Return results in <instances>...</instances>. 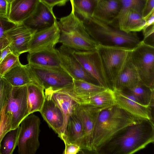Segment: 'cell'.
Masks as SVG:
<instances>
[{"mask_svg": "<svg viewBox=\"0 0 154 154\" xmlns=\"http://www.w3.org/2000/svg\"><path fill=\"white\" fill-rule=\"evenodd\" d=\"M154 141V125L150 119H141L120 131L96 152L132 154Z\"/></svg>", "mask_w": 154, "mask_h": 154, "instance_id": "obj_1", "label": "cell"}, {"mask_svg": "<svg viewBox=\"0 0 154 154\" xmlns=\"http://www.w3.org/2000/svg\"><path fill=\"white\" fill-rule=\"evenodd\" d=\"M141 119L116 104L102 110L98 115L94 130L92 151L96 153L120 131Z\"/></svg>", "mask_w": 154, "mask_h": 154, "instance_id": "obj_2", "label": "cell"}, {"mask_svg": "<svg viewBox=\"0 0 154 154\" xmlns=\"http://www.w3.org/2000/svg\"><path fill=\"white\" fill-rule=\"evenodd\" d=\"M79 17L87 32L98 45L132 49L141 41L135 32L127 33L93 17Z\"/></svg>", "mask_w": 154, "mask_h": 154, "instance_id": "obj_3", "label": "cell"}, {"mask_svg": "<svg viewBox=\"0 0 154 154\" xmlns=\"http://www.w3.org/2000/svg\"><path fill=\"white\" fill-rule=\"evenodd\" d=\"M60 30L58 43L73 50H96L98 44L85 29L83 23L72 8L71 13L57 22Z\"/></svg>", "mask_w": 154, "mask_h": 154, "instance_id": "obj_4", "label": "cell"}, {"mask_svg": "<svg viewBox=\"0 0 154 154\" xmlns=\"http://www.w3.org/2000/svg\"><path fill=\"white\" fill-rule=\"evenodd\" d=\"M132 49L98 45L96 50L102 75L108 88L113 90L114 83Z\"/></svg>", "mask_w": 154, "mask_h": 154, "instance_id": "obj_5", "label": "cell"}, {"mask_svg": "<svg viewBox=\"0 0 154 154\" xmlns=\"http://www.w3.org/2000/svg\"><path fill=\"white\" fill-rule=\"evenodd\" d=\"M33 82L50 93L72 88L73 79L61 66L45 67L27 64Z\"/></svg>", "mask_w": 154, "mask_h": 154, "instance_id": "obj_6", "label": "cell"}, {"mask_svg": "<svg viewBox=\"0 0 154 154\" xmlns=\"http://www.w3.org/2000/svg\"><path fill=\"white\" fill-rule=\"evenodd\" d=\"M130 57L141 82L154 89V47L143 40L132 49Z\"/></svg>", "mask_w": 154, "mask_h": 154, "instance_id": "obj_7", "label": "cell"}, {"mask_svg": "<svg viewBox=\"0 0 154 154\" xmlns=\"http://www.w3.org/2000/svg\"><path fill=\"white\" fill-rule=\"evenodd\" d=\"M40 120L32 113L24 119L20 124L17 146L19 154H35L39 147Z\"/></svg>", "mask_w": 154, "mask_h": 154, "instance_id": "obj_8", "label": "cell"}, {"mask_svg": "<svg viewBox=\"0 0 154 154\" xmlns=\"http://www.w3.org/2000/svg\"><path fill=\"white\" fill-rule=\"evenodd\" d=\"M5 113L11 121L12 130L17 128L29 116L27 105V86L13 87L7 100Z\"/></svg>", "mask_w": 154, "mask_h": 154, "instance_id": "obj_9", "label": "cell"}, {"mask_svg": "<svg viewBox=\"0 0 154 154\" xmlns=\"http://www.w3.org/2000/svg\"><path fill=\"white\" fill-rule=\"evenodd\" d=\"M57 49L60 66L73 79L99 85L97 80L83 68L74 54L73 49L62 45Z\"/></svg>", "mask_w": 154, "mask_h": 154, "instance_id": "obj_10", "label": "cell"}, {"mask_svg": "<svg viewBox=\"0 0 154 154\" xmlns=\"http://www.w3.org/2000/svg\"><path fill=\"white\" fill-rule=\"evenodd\" d=\"M36 32L24 23L16 24L6 31L5 34L10 43L12 53L19 56L28 52L29 42Z\"/></svg>", "mask_w": 154, "mask_h": 154, "instance_id": "obj_11", "label": "cell"}, {"mask_svg": "<svg viewBox=\"0 0 154 154\" xmlns=\"http://www.w3.org/2000/svg\"><path fill=\"white\" fill-rule=\"evenodd\" d=\"M45 101L39 112L49 126L62 140L64 137V115L60 108L52 99L51 94L45 93Z\"/></svg>", "mask_w": 154, "mask_h": 154, "instance_id": "obj_12", "label": "cell"}, {"mask_svg": "<svg viewBox=\"0 0 154 154\" xmlns=\"http://www.w3.org/2000/svg\"><path fill=\"white\" fill-rule=\"evenodd\" d=\"M60 36V30L56 21L51 26L34 33L29 42L28 52L55 48L58 43Z\"/></svg>", "mask_w": 154, "mask_h": 154, "instance_id": "obj_13", "label": "cell"}, {"mask_svg": "<svg viewBox=\"0 0 154 154\" xmlns=\"http://www.w3.org/2000/svg\"><path fill=\"white\" fill-rule=\"evenodd\" d=\"M104 109L79 103L76 107L75 113L81 122L85 135L86 149L88 151H92V136L95 124L99 113Z\"/></svg>", "mask_w": 154, "mask_h": 154, "instance_id": "obj_14", "label": "cell"}, {"mask_svg": "<svg viewBox=\"0 0 154 154\" xmlns=\"http://www.w3.org/2000/svg\"><path fill=\"white\" fill-rule=\"evenodd\" d=\"M74 54L84 69L97 80L99 85L108 88L102 75L100 60L96 50L83 51L74 50Z\"/></svg>", "mask_w": 154, "mask_h": 154, "instance_id": "obj_15", "label": "cell"}, {"mask_svg": "<svg viewBox=\"0 0 154 154\" xmlns=\"http://www.w3.org/2000/svg\"><path fill=\"white\" fill-rule=\"evenodd\" d=\"M40 0H15L9 5L8 18L15 24L23 23L35 12Z\"/></svg>", "mask_w": 154, "mask_h": 154, "instance_id": "obj_16", "label": "cell"}, {"mask_svg": "<svg viewBox=\"0 0 154 154\" xmlns=\"http://www.w3.org/2000/svg\"><path fill=\"white\" fill-rule=\"evenodd\" d=\"M56 21L53 8L40 0L34 13L23 23L37 31L51 26Z\"/></svg>", "mask_w": 154, "mask_h": 154, "instance_id": "obj_17", "label": "cell"}, {"mask_svg": "<svg viewBox=\"0 0 154 154\" xmlns=\"http://www.w3.org/2000/svg\"><path fill=\"white\" fill-rule=\"evenodd\" d=\"M131 51L114 83V91H121L125 89H130L141 82L137 71L131 60Z\"/></svg>", "mask_w": 154, "mask_h": 154, "instance_id": "obj_18", "label": "cell"}, {"mask_svg": "<svg viewBox=\"0 0 154 154\" xmlns=\"http://www.w3.org/2000/svg\"><path fill=\"white\" fill-rule=\"evenodd\" d=\"M114 92L116 104L122 109L137 118L152 120V105L144 106L127 97L120 91Z\"/></svg>", "mask_w": 154, "mask_h": 154, "instance_id": "obj_19", "label": "cell"}, {"mask_svg": "<svg viewBox=\"0 0 154 154\" xmlns=\"http://www.w3.org/2000/svg\"><path fill=\"white\" fill-rule=\"evenodd\" d=\"M120 9V0H101L96 4L92 17L111 25L116 20Z\"/></svg>", "mask_w": 154, "mask_h": 154, "instance_id": "obj_20", "label": "cell"}, {"mask_svg": "<svg viewBox=\"0 0 154 154\" xmlns=\"http://www.w3.org/2000/svg\"><path fill=\"white\" fill-rule=\"evenodd\" d=\"M63 141L76 144L82 149H86L84 131L81 122L75 111L68 119L65 129V138Z\"/></svg>", "mask_w": 154, "mask_h": 154, "instance_id": "obj_21", "label": "cell"}, {"mask_svg": "<svg viewBox=\"0 0 154 154\" xmlns=\"http://www.w3.org/2000/svg\"><path fill=\"white\" fill-rule=\"evenodd\" d=\"M29 64L45 67L60 66V61L58 51L55 48L31 53L27 56Z\"/></svg>", "mask_w": 154, "mask_h": 154, "instance_id": "obj_22", "label": "cell"}, {"mask_svg": "<svg viewBox=\"0 0 154 154\" xmlns=\"http://www.w3.org/2000/svg\"><path fill=\"white\" fill-rule=\"evenodd\" d=\"M45 93L51 94L52 99L60 108L63 113L65 119L64 138L65 137V129L68 119L69 117L75 112L76 107L79 103L67 92L66 89Z\"/></svg>", "mask_w": 154, "mask_h": 154, "instance_id": "obj_23", "label": "cell"}, {"mask_svg": "<svg viewBox=\"0 0 154 154\" xmlns=\"http://www.w3.org/2000/svg\"><path fill=\"white\" fill-rule=\"evenodd\" d=\"M13 87H20L33 82L29 73L27 64L20 63L15 66L2 76Z\"/></svg>", "mask_w": 154, "mask_h": 154, "instance_id": "obj_24", "label": "cell"}, {"mask_svg": "<svg viewBox=\"0 0 154 154\" xmlns=\"http://www.w3.org/2000/svg\"><path fill=\"white\" fill-rule=\"evenodd\" d=\"M79 104H87L106 108L116 105L114 92L109 88L82 98L78 101Z\"/></svg>", "mask_w": 154, "mask_h": 154, "instance_id": "obj_25", "label": "cell"}, {"mask_svg": "<svg viewBox=\"0 0 154 154\" xmlns=\"http://www.w3.org/2000/svg\"><path fill=\"white\" fill-rule=\"evenodd\" d=\"M106 88L84 80L73 79L72 90L67 92L78 103L80 99L89 97Z\"/></svg>", "mask_w": 154, "mask_h": 154, "instance_id": "obj_26", "label": "cell"}, {"mask_svg": "<svg viewBox=\"0 0 154 154\" xmlns=\"http://www.w3.org/2000/svg\"><path fill=\"white\" fill-rule=\"evenodd\" d=\"M27 105L29 114L40 112L44 104L45 95L44 89L32 82L27 85Z\"/></svg>", "mask_w": 154, "mask_h": 154, "instance_id": "obj_27", "label": "cell"}, {"mask_svg": "<svg viewBox=\"0 0 154 154\" xmlns=\"http://www.w3.org/2000/svg\"><path fill=\"white\" fill-rule=\"evenodd\" d=\"M154 89H152L142 82L133 88L124 89L121 91L130 94L134 96L140 103L149 106L153 102Z\"/></svg>", "mask_w": 154, "mask_h": 154, "instance_id": "obj_28", "label": "cell"}, {"mask_svg": "<svg viewBox=\"0 0 154 154\" xmlns=\"http://www.w3.org/2000/svg\"><path fill=\"white\" fill-rule=\"evenodd\" d=\"M145 23L141 12L135 9L131 10L129 13L125 23L120 30L127 33L142 31Z\"/></svg>", "mask_w": 154, "mask_h": 154, "instance_id": "obj_29", "label": "cell"}, {"mask_svg": "<svg viewBox=\"0 0 154 154\" xmlns=\"http://www.w3.org/2000/svg\"><path fill=\"white\" fill-rule=\"evenodd\" d=\"M120 9L116 20L120 30L123 26L129 12L135 9L141 12L143 7V0H120Z\"/></svg>", "mask_w": 154, "mask_h": 154, "instance_id": "obj_30", "label": "cell"}, {"mask_svg": "<svg viewBox=\"0 0 154 154\" xmlns=\"http://www.w3.org/2000/svg\"><path fill=\"white\" fill-rule=\"evenodd\" d=\"M76 14L79 17L89 18L93 16L96 3L93 0H69Z\"/></svg>", "mask_w": 154, "mask_h": 154, "instance_id": "obj_31", "label": "cell"}, {"mask_svg": "<svg viewBox=\"0 0 154 154\" xmlns=\"http://www.w3.org/2000/svg\"><path fill=\"white\" fill-rule=\"evenodd\" d=\"M20 125L11 130L5 135L3 145L1 147L0 154H12L17 146Z\"/></svg>", "mask_w": 154, "mask_h": 154, "instance_id": "obj_32", "label": "cell"}, {"mask_svg": "<svg viewBox=\"0 0 154 154\" xmlns=\"http://www.w3.org/2000/svg\"><path fill=\"white\" fill-rule=\"evenodd\" d=\"M7 101L5 103L0 112L1 119L0 122V150L1 142L5 135L12 130V126L9 117L5 113Z\"/></svg>", "mask_w": 154, "mask_h": 154, "instance_id": "obj_33", "label": "cell"}, {"mask_svg": "<svg viewBox=\"0 0 154 154\" xmlns=\"http://www.w3.org/2000/svg\"><path fill=\"white\" fill-rule=\"evenodd\" d=\"M20 63L19 56L12 53L9 54L0 63V74L3 76Z\"/></svg>", "mask_w": 154, "mask_h": 154, "instance_id": "obj_34", "label": "cell"}, {"mask_svg": "<svg viewBox=\"0 0 154 154\" xmlns=\"http://www.w3.org/2000/svg\"><path fill=\"white\" fill-rule=\"evenodd\" d=\"M12 87L3 78L0 81V112L7 101Z\"/></svg>", "mask_w": 154, "mask_h": 154, "instance_id": "obj_35", "label": "cell"}, {"mask_svg": "<svg viewBox=\"0 0 154 154\" xmlns=\"http://www.w3.org/2000/svg\"><path fill=\"white\" fill-rule=\"evenodd\" d=\"M15 25L8 18L0 17V38L6 37L5 32Z\"/></svg>", "mask_w": 154, "mask_h": 154, "instance_id": "obj_36", "label": "cell"}, {"mask_svg": "<svg viewBox=\"0 0 154 154\" xmlns=\"http://www.w3.org/2000/svg\"><path fill=\"white\" fill-rule=\"evenodd\" d=\"M154 12V0H147L145 1L142 11L143 18L145 20Z\"/></svg>", "mask_w": 154, "mask_h": 154, "instance_id": "obj_37", "label": "cell"}, {"mask_svg": "<svg viewBox=\"0 0 154 154\" xmlns=\"http://www.w3.org/2000/svg\"><path fill=\"white\" fill-rule=\"evenodd\" d=\"M64 143L65 145V149L63 154H76L82 149L80 147L76 144L68 142H65Z\"/></svg>", "mask_w": 154, "mask_h": 154, "instance_id": "obj_38", "label": "cell"}, {"mask_svg": "<svg viewBox=\"0 0 154 154\" xmlns=\"http://www.w3.org/2000/svg\"><path fill=\"white\" fill-rule=\"evenodd\" d=\"M9 5L7 0H0V17L8 18Z\"/></svg>", "mask_w": 154, "mask_h": 154, "instance_id": "obj_39", "label": "cell"}, {"mask_svg": "<svg viewBox=\"0 0 154 154\" xmlns=\"http://www.w3.org/2000/svg\"><path fill=\"white\" fill-rule=\"evenodd\" d=\"M50 7L53 8L56 6H62L66 5L69 0H41Z\"/></svg>", "mask_w": 154, "mask_h": 154, "instance_id": "obj_40", "label": "cell"}, {"mask_svg": "<svg viewBox=\"0 0 154 154\" xmlns=\"http://www.w3.org/2000/svg\"><path fill=\"white\" fill-rule=\"evenodd\" d=\"M12 53L9 45L1 51L0 56V63L9 54Z\"/></svg>", "mask_w": 154, "mask_h": 154, "instance_id": "obj_41", "label": "cell"}, {"mask_svg": "<svg viewBox=\"0 0 154 154\" xmlns=\"http://www.w3.org/2000/svg\"><path fill=\"white\" fill-rule=\"evenodd\" d=\"M154 25V12H153L146 20L145 23L142 30Z\"/></svg>", "mask_w": 154, "mask_h": 154, "instance_id": "obj_42", "label": "cell"}, {"mask_svg": "<svg viewBox=\"0 0 154 154\" xmlns=\"http://www.w3.org/2000/svg\"><path fill=\"white\" fill-rule=\"evenodd\" d=\"M10 44L9 41L6 37L0 38V51L9 45Z\"/></svg>", "mask_w": 154, "mask_h": 154, "instance_id": "obj_43", "label": "cell"}, {"mask_svg": "<svg viewBox=\"0 0 154 154\" xmlns=\"http://www.w3.org/2000/svg\"><path fill=\"white\" fill-rule=\"evenodd\" d=\"M96 4L98 3L101 0H93Z\"/></svg>", "mask_w": 154, "mask_h": 154, "instance_id": "obj_44", "label": "cell"}, {"mask_svg": "<svg viewBox=\"0 0 154 154\" xmlns=\"http://www.w3.org/2000/svg\"><path fill=\"white\" fill-rule=\"evenodd\" d=\"M9 4L10 3L12 2L13 1L15 0H7Z\"/></svg>", "mask_w": 154, "mask_h": 154, "instance_id": "obj_45", "label": "cell"}, {"mask_svg": "<svg viewBox=\"0 0 154 154\" xmlns=\"http://www.w3.org/2000/svg\"><path fill=\"white\" fill-rule=\"evenodd\" d=\"M2 76L0 74V81L2 79Z\"/></svg>", "mask_w": 154, "mask_h": 154, "instance_id": "obj_46", "label": "cell"}, {"mask_svg": "<svg viewBox=\"0 0 154 154\" xmlns=\"http://www.w3.org/2000/svg\"><path fill=\"white\" fill-rule=\"evenodd\" d=\"M1 116L0 112V122L1 121Z\"/></svg>", "mask_w": 154, "mask_h": 154, "instance_id": "obj_47", "label": "cell"}, {"mask_svg": "<svg viewBox=\"0 0 154 154\" xmlns=\"http://www.w3.org/2000/svg\"><path fill=\"white\" fill-rule=\"evenodd\" d=\"M1 51H0V56L1 54Z\"/></svg>", "mask_w": 154, "mask_h": 154, "instance_id": "obj_48", "label": "cell"}, {"mask_svg": "<svg viewBox=\"0 0 154 154\" xmlns=\"http://www.w3.org/2000/svg\"><path fill=\"white\" fill-rule=\"evenodd\" d=\"M143 1H145V2L147 0H143Z\"/></svg>", "mask_w": 154, "mask_h": 154, "instance_id": "obj_49", "label": "cell"}]
</instances>
